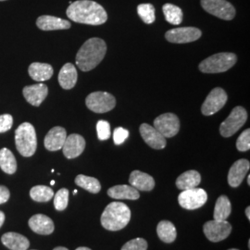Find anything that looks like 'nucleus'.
Here are the masks:
<instances>
[{
	"label": "nucleus",
	"mask_w": 250,
	"mask_h": 250,
	"mask_svg": "<svg viewBox=\"0 0 250 250\" xmlns=\"http://www.w3.org/2000/svg\"><path fill=\"white\" fill-rule=\"evenodd\" d=\"M200 4L208 13L224 21H232L236 14L234 7L226 0H200Z\"/></svg>",
	"instance_id": "6e6552de"
},
{
	"label": "nucleus",
	"mask_w": 250,
	"mask_h": 250,
	"mask_svg": "<svg viewBox=\"0 0 250 250\" xmlns=\"http://www.w3.org/2000/svg\"><path fill=\"white\" fill-rule=\"evenodd\" d=\"M128 136H129L128 130H126L123 127H118L114 130V133H113V141L115 145L119 146V145L125 143V140L128 138Z\"/></svg>",
	"instance_id": "4c0bfd02"
},
{
	"label": "nucleus",
	"mask_w": 250,
	"mask_h": 250,
	"mask_svg": "<svg viewBox=\"0 0 250 250\" xmlns=\"http://www.w3.org/2000/svg\"><path fill=\"white\" fill-rule=\"evenodd\" d=\"M237 62V57L233 53L223 52L215 54L199 63V71L203 73H221L227 72Z\"/></svg>",
	"instance_id": "39448f33"
},
{
	"label": "nucleus",
	"mask_w": 250,
	"mask_h": 250,
	"mask_svg": "<svg viewBox=\"0 0 250 250\" xmlns=\"http://www.w3.org/2000/svg\"><path fill=\"white\" fill-rule=\"evenodd\" d=\"M201 183L200 173L195 170H190L182 173L176 180V187L180 190H188L197 188Z\"/></svg>",
	"instance_id": "a878e982"
},
{
	"label": "nucleus",
	"mask_w": 250,
	"mask_h": 250,
	"mask_svg": "<svg viewBox=\"0 0 250 250\" xmlns=\"http://www.w3.org/2000/svg\"><path fill=\"white\" fill-rule=\"evenodd\" d=\"M248 112L243 107H235L228 118L220 126V133L223 137H231L247 123Z\"/></svg>",
	"instance_id": "0eeeda50"
},
{
	"label": "nucleus",
	"mask_w": 250,
	"mask_h": 250,
	"mask_svg": "<svg viewBox=\"0 0 250 250\" xmlns=\"http://www.w3.org/2000/svg\"><path fill=\"white\" fill-rule=\"evenodd\" d=\"M139 131L144 141L152 148L163 149L166 146V138L157 129H155L154 126L143 124L140 125Z\"/></svg>",
	"instance_id": "4468645a"
},
{
	"label": "nucleus",
	"mask_w": 250,
	"mask_h": 250,
	"mask_svg": "<svg viewBox=\"0 0 250 250\" xmlns=\"http://www.w3.org/2000/svg\"><path fill=\"white\" fill-rule=\"evenodd\" d=\"M236 148L241 152L249 151L250 149V130L247 129L242 133L236 141Z\"/></svg>",
	"instance_id": "f704fd0d"
},
{
	"label": "nucleus",
	"mask_w": 250,
	"mask_h": 250,
	"mask_svg": "<svg viewBox=\"0 0 250 250\" xmlns=\"http://www.w3.org/2000/svg\"><path fill=\"white\" fill-rule=\"evenodd\" d=\"M30 197L36 202H47L54 197V191L45 186H36L30 190Z\"/></svg>",
	"instance_id": "2f4dec72"
},
{
	"label": "nucleus",
	"mask_w": 250,
	"mask_h": 250,
	"mask_svg": "<svg viewBox=\"0 0 250 250\" xmlns=\"http://www.w3.org/2000/svg\"><path fill=\"white\" fill-rule=\"evenodd\" d=\"M137 13L141 20L146 24H151L156 20L155 8L152 4L149 3H144V4L138 5Z\"/></svg>",
	"instance_id": "473e14b6"
},
{
	"label": "nucleus",
	"mask_w": 250,
	"mask_h": 250,
	"mask_svg": "<svg viewBox=\"0 0 250 250\" xmlns=\"http://www.w3.org/2000/svg\"><path fill=\"white\" fill-rule=\"evenodd\" d=\"M28 72L33 80L36 82H45L52 77L54 70L50 64L34 62L29 66Z\"/></svg>",
	"instance_id": "393cba45"
},
{
	"label": "nucleus",
	"mask_w": 250,
	"mask_h": 250,
	"mask_svg": "<svg viewBox=\"0 0 250 250\" xmlns=\"http://www.w3.org/2000/svg\"><path fill=\"white\" fill-rule=\"evenodd\" d=\"M203 231L206 237L209 241H223L226 239L232 232V225L227 221H208L203 226Z\"/></svg>",
	"instance_id": "f8f14e48"
},
{
	"label": "nucleus",
	"mask_w": 250,
	"mask_h": 250,
	"mask_svg": "<svg viewBox=\"0 0 250 250\" xmlns=\"http://www.w3.org/2000/svg\"><path fill=\"white\" fill-rule=\"evenodd\" d=\"M10 193L9 190L4 186H0V205L6 203L9 199Z\"/></svg>",
	"instance_id": "ea45409f"
},
{
	"label": "nucleus",
	"mask_w": 250,
	"mask_h": 250,
	"mask_svg": "<svg viewBox=\"0 0 250 250\" xmlns=\"http://www.w3.org/2000/svg\"><path fill=\"white\" fill-rule=\"evenodd\" d=\"M75 184L92 194H98L101 190V185L98 179L83 174H79L76 176Z\"/></svg>",
	"instance_id": "7c9ffc66"
},
{
	"label": "nucleus",
	"mask_w": 250,
	"mask_h": 250,
	"mask_svg": "<svg viewBox=\"0 0 250 250\" xmlns=\"http://www.w3.org/2000/svg\"><path fill=\"white\" fill-rule=\"evenodd\" d=\"M97 132H98V136H99V140L104 141L107 140L110 135V125L107 123V121H99L98 125H97Z\"/></svg>",
	"instance_id": "e433bc0d"
},
{
	"label": "nucleus",
	"mask_w": 250,
	"mask_h": 250,
	"mask_svg": "<svg viewBox=\"0 0 250 250\" xmlns=\"http://www.w3.org/2000/svg\"><path fill=\"white\" fill-rule=\"evenodd\" d=\"M202 36L201 30L196 27H180L169 30L165 34L167 41L173 44H187L197 41Z\"/></svg>",
	"instance_id": "9d476101"
},
{
	"label": "nucleus",
	"mask_w": 250,
	"mask_h": 250,
	"mask_svg": "<svg viewBox=\"0 0 250 250\" xmlns=\"http://www.w3.org/2000/svg\"><path fill=\"white\" fill-rule=\"evenodd\" d=\"M130 185L139 191H151L155 188V180L149 174L140 171L134 170L130 174L129 178Z\"/></svg>",
	"instance_id": "412c9836"
},
{
	"label": "nucleus",
	"mask_w": 250,
	"mask_h": 250,
	"mask_svg": "<svg viewBox=\"0 0 250 250\" xmlns=\"http://www.w3.org/2000/svg\"><path fill=\"white\" fill-rule=\"evenodd\" d=\"M68 203H69V190L67 188H62L54 196V207L57 210L62 211L68 207Z\"/></svg>",
	"instance_id": "72a5a7b5"
},
{
	"label": "nucleus",
	"mask_w": 250,
	"mask_h": 250,
	"mask_svg": "<svg viewBox=\"0 0 250 250\" xmlns=\"http://www.w3.org/2000/svg\"><path fill=\"white\" fill-rule=\"evenodd\" d=\"M232 212V204L231 201L226 196L218 197L215 204L213 218L215 221H226Z\"/></svg>",
	"instance_id": "bb28decb"
},
{
	"label": "nucleus",
	"mask_w": 250,
	"mask_h": 250,
	"mask_svg": "<svg viewBox=\"0 0 250 250\" xmlns=\"http://www.w3.org/2000/svg\"><path fill=\"white\" fill-rule=\"evenodd\" d=\"M0 1H6V0H0Z\"/></svg>",
	"instance_id": "8fccbe9b"
},
{
	"label": "nucleus",
	"mask_w": 250,
	"mask_h": 250,
	"mask_svg": "<svg viewBox=\"0 0 250 250\" xmlns=\"http://www.w3.org/2000/svg\"><path fill=\"white\" fill-rule=\"evenodd\" d=\"M154 128L157 129L165 138H170L178 134L180 121L173 113L161 114L154 121Z\"/></svg>",
	"instance_id": "ddd939ff"
},
{
	"label": "nucleus",
	"mask_w": 250,
	"mask_h": 250,
	"mask_svg": "<svg viewBox=\"0 0 250 250\" xmlns=\"http://www.w3.org/2000/svg\"><path fill=\"white\" fill-rule=\"evenodd\" d=\"M107 53L106 42L98 37L90 38L81 46L76 54V65L83 72L95 69L103 61Z\"/></svg>",
	"instance_id": "f03ea898"
},
{
	"label": "nucleus",
	"mask_w": 250,
	"mask_h": 250,
	"mask_svg": "<svg viewBox=\"0 0 250 250\" xmlns=\"http://www.w3.org/2000/svg\"><path fill=\"white\" fill-rule=\"evenodd\" d=\"M246 216L249 220H250V207H248L246 209Z\"/></svg>",
	"instance_id": "79ce46f5"
},
{
	"label": "nucleus",
	"mask_w": 250,
	"mask_h": 250,
	"mask_svg": "<svg viewBox=\"0 0 250 250\" xmlns=\"http://www.w3.org/2000/svg\"><path fill=\"white\" fill-rule=\"evenodd\" d=\"M36 25L43 31H56L70 29L72 24L69 21L54 17L50 15H43L36 20Z\"/></svg>",
	"instance_id": "aec40b11"
},
{
	"label": "nucleus",
	"mask_w": 250,
	"mask_h": 250,
	"mask_svg": "<svg viewBox=\"0 0 250 250\" xmlns=\"http://www.w3.org/2000/svg\"><path fill=\"white\" fill-rule=\"evenodd\" d=\"M66 14L75 22L95 26L101 25L107 21V11L100 4L92 0L72 2L66 10Z\"/></svg>",
	"instance_id": "f257e3e1"
},
{
	"label": "nucleus",
	"mask_w": 250,
	"mask_h": 250,
	"mask_svg": "<svg viewBox=\"0 0 250 250\" xmlns=\"http://www.w3.org/2000/svg\"><path fill=\"white\" fill-rule=\"evenodd\" d=\"M85 148L84 138L78 134H70L67 136L63 145L62 150L64 156L69 159H75L79 157Z\"/></svg>",
	"instance_id": "2eb2a0df"
},
{
	"label": "nucleus",
	"mask_w": 250,
	"mask_h": 250,
	"mask_svg": "<svg viewBox=\"0 0 250 250\" xmlns=\"http://www.w3.org/2000/svg\"><path fill=\"white\" fill-rule=\"evenodd\" d=\"M157 233L161 241L172 243L177 237V231L174 224L169 221H161L157 226Z\"/></svg>",
	"instance_id": "cd10ccee"
},
{
	"label": "nucleus",
	"mask_w": 250,
	"mask_h": 250,
	"mask_svg": "<svg viewBox=\"0 0 250 250\" xmlns=\"http://www.w3.org/2000/svg\"><path fill=\"white\" fill-rule=\"evenodd\" d=\"M78 73L75 66L72 63H66L59 73V83L63 89L73 88L77 83Z\"/></svg>",
	"instance_id": "4be33fe9"
},
{
	"label": "nucleus",
	"mask_w": 250,
	"mask_h": 250,
	"mask_svg": "<svg viewBox=\"0 0 250 250\" xmlns=\"http://www.w3.org/2000/svg\"><path fill=\"white\" fill-rule=\"evenodd\" d=\"M248 185H249V186H250V175H249V176H248Z\"/></svg>",
	"instance_id": "a18cd8bd"
},
{
	"label": "nucleus",
	"mask_w": 250,
	"mask_h": 250,
	"mask_svg": "<svg viewBox=\"0 0 250 250\" xmlns=\"http://www.w3.org/2000/svg\"><path fill=\"white\" fill-rule=\"evenodd\" d=\"M12 125H13V117L10 114L0 115V134L9 131Z\"/></svg>",
	"instance_id": "58836bf2"
},
{
	"label": "nucleus",
	"mask_w": 250,
	"mask_h": 250,
	"mask_svg": "<svg viewBox=\"0 0 250 250\" xmlns=\"http://www.w3.org/2000/svg\"><path fill=\"white\" fill-rule=\"evenodd\" d=\"M236 250V249H230V250Z\"/></svg>",
	"instance_id": "09e8293b"
},
{
	"label": "nucleus",
	"mask_w": 250,
	"mask_h": 250,
	"mask_svg": "<svg viewBox=\"0 0 250 250\" xmlns=\"http://www.w3.org/2000/svg\"><path fill=\"white\" fill-rule=\"evenodd\" d=\"M1 241L5 247L10 250H27L30 247L28 238L18 232L4 233L1 237Z\"/></svg>",
	"instance_id": "5701e85b"
},
{
	"label": "nucleus",
	"mask_w": 250,
	"mask_h": 250,
	"mask_svg": "<svg viewBox=\"0 0 250 250\" xmlns=\"http://www.w3.org/2000/svg\"><path fill=\"white\" fill-rule=\"evenodd\" d=\"M66 138L67 132L63 127H53L45 135L44 140L45 147L48 151H58L62 148Z\"/></svg>",
	"instance_id": "a211bd4d"
},
{
	"label": "nucleus",
	"mask_w": 250,
	"mask_h": 250,
	"mask_svg": "<svg viewBox=\"0 0 250 250\" xmlns=\"http://www.w3.org/2000/svg\"><path fill=\"white\" fill-rule=\"evenodd\" d=\"M50 185L54 186V185H55V181H51V182H50Z\"/></svg>",
	"instance_id": "49530a36"
},
{
	"label": "nucleus",
	"mask_w": 250,
	"mask_h": 250,
	"mask_svg": "<svg viewBox=\"0 0 250 250\" xmlns=\"http://www.w3.org/2000/svg\"><path fill=\"white\" fill-rule=\"evenodd\" d=\"M86 107L95 113H106L116 106V99L107 92H93L85 99Z\"/></svg>",
	"instance_id": "423d86ee"
},
{
	"label": "nucleus",
	"mask_w": 250,
	"mask_h": 250,
	"mask_svg": "<svg viewBox=\"0 0 250 250\" xmlns=\"http://www.w3.org/2000/svg\"><path fill=\"white\" fill-rule=\"evenodd\" d=\"M131 220V210L123 202H111L101 215V225L108 231H120L125 228Z\"/></svg>",
	"instance_id": "7ed1b4c3"
},
{
	"label": "nucleus",
	"mask_w": 250,
	"mask_h": 250,
	"mask_svg": "<svg viewBox=\"0 0 250 250\" xmlns=\"http://www.w3.org/2000/svg\"><path fill=\"white\" fill-rule=\"evenodd\" d=\"M227 94L223 88L216 87L206 98L201 107V112L205 116H211L221 110L227 102Z\"/></svg>",
	"instance_id": "9b49d317"
},
{
	"label": "nucleus",
	"mask_w": 250,
	"mask_h": 250,
	"mask_svg": "<svg viewBox=\"0 0 250 250\" xmlns=\"http://www.w3.org/2000/svg\"></svg>",
	"instance_id": "3c124183"
},
{
	"label": "nucleus",
	"mask_w": 250,
	"mask_h": 250,
	"mask_svg": "<svg viewBox=\"0 0 250 250\" xmlns=\"http://www.w3.org/2000/svg\"><path fill=\"white\" fill-rule=\"evenodd\" d=\"M147 247V242L144 238H134L125 243L121 250H146Z\"/></svg>",
	"instance_id": "c9c22d12"
},
{
	"label": "nucleus",
	"mask_w": 250,
	"mask_h": 250,
	"mask_svg": "<svg viewBox=\"0 0 250 250\" xmlns=\"http://www.w3.org/2000/svg\"><path fill=\"white\" fill-rule=\"evenodd\" d=\"M53 250H69L64 247H58V248H55Z\"/></svg>",
	"instance_id": "37998d69"
},
{
	"label": "nucleus",
	"mask_w": 250,
	"mask_h": 250,
	"mask_svg": "<svg viewBox=\"0 0 250 250\" xmlns=\"http://www.w3.org/2000/svg\"><path fill=\"white\" fill-rule=\"evenodd\" d=\"M208 200V194L202 188H192L184 190L178 196L180 206L188 210H194L201 208Z\"/></svg>",
	"instance_id": "1a4fd4ad"
},
{
	"label": "nucleus",
	"mask_w": 250,
	"mask_h": 250,
	"mask_svg": "<svg viewBox=\"0 0 250 250\" xmlns=\"http://www.w3.org/2000/svg\"><path fill=\"white\" fill-rule=\"evenodd\" d=\"M4 222H5V214H4V212L0 211V228L2 227Z\"/></svg>",
	"instance_id": "a19ab883"
},
{
	"label": "nucleus",
	"mask_w": 250,
	"mask_h": 250,
	"mask_svg": "<svg viewBox=\"0 0 250 250\" xmlns=\"http://www.w3.org/2000/svg\"><path fill=\"white\" fill-rule=\"evenodd\" d=\"M75 250H91L88 248H85V247H81V248H78V249H76Z\"/></svg>",
	"instance_id": "c03bdc74"
},
{
	"label": "nucleus",
	"mask_w": 250,
	"mask_h": 250,
	"mask_svg": "<svg viewBox=\"0 0 250 250\" xmlns=\"http://www.w3.org/2000/svg\"><path fill=\"white\" fill-rule=\"evenodd\" d=\"M250 168V161L241 159L235 161L229 170L228 173V184L232 188H238L247 176Z\"/></svg>",
	"instance_id": "dca6fc26"
},
{
	"label": "nucleus",
	"mask_w": 250,
	"mask_h": 250,
	"mask_svg": "<svg viewBox=\"0 0 250 250\" xmlns=\"http://www.w3.org/2000/svg\"><path fill=\"white\" fill-rule=\"evenodd\" d=\"M0 168L8 174H13L17 170V161L13 153L8 148L0 149Z\"/></svg>",
	"instance_id": "c85d7f7f"
},
{
	"label": "nucleus",
	"mask_w": 250,
	"mask_h": 250,
	"mask_svg": "<svg viewBox=\"0 0 250 250\" xmlns=\"http://www.w3.org/2000/svg\"><path fill=\"white\" fill-rule=\"evenodd\" d=\"M76 194H77V190H74L73 191V195H76Z\"/></svg>",
	"instance_id": "de8ad7c7"
},
{
	"label": "nucleus",
	"mask_w": 250,
	"mask_h": 250,
	"mask_svg": "<svg viewBox=\"0 0 250 250\" xmlns=\"http://www.w3.org/2000/svg\"><path fill=\"white\" fill-rule=\"evenodd\" d=\"M15 144L19 153L23 157H32L37 148L36 129L30 123H23L15 132Z\"/></svg>",
	"instance_id": "20e7f679"
},
{
	"label": "nucleus",
	"mask_w": 250,
	"mask_h": 250,
	"mask_svg": "<svg viewBox=\"0 0 250 250\" xmlns=\"http://www.w3.org/2000/svg\"><path fill=\"white\" fill-rule=\"evenodd\" d=\"M162 11H163V14L165 16L166 21L170 24L180 25L182 23L184 14H183L182 9L177 6L170 4V3H167V4L163 5Z\"/></svg>",
	"instance_id": "c756f323"
},
{
	"label": "nucleus",
	"mask_w": 250,
	"mask_h": 250,
	"mask_svg": "<svg viewBox=\"0 0 250 250\" xmlns=\"http://www.w3.org/2000/svg\"><path fill=\"white\" fill-rule=\"evenodd\" d=\"M48 94V88L44 83H36L25 86L22 90V95L27 102L32 106L39 107Z\"/></svg>",
	"instance_id": "f3484780"
},
{
	"label": "nucleus",
	"mask_w": 250,
	"mask_h": 250,
	"mask_svg": "<svg viewBox=\"0 0 250 250\" xmlns=\"http://www.w3.org/2000/svg\"><path fill=\"white\" fill-rule=\"evenodd\" d=\"M28 224L32 231L43 235L51 234L55 229L53 221L44 214L34 215L30 218Z\"/></svg>",
	"instance_id": "6ab92c4d"
},
{
	"label": "nucleus",
	"mask_w": 250,
	"mask_h": 250,
	"mask_svg": "<svg viewBox=\"0 0 250 250\" xmlns=\"http://www.w3.org/2000/svg\"><path fill=\"white\" fill-rule=\"evenodd\" d=\"M107 196L118 200H122V199L137 200L140 197V194L138 190H136L132 186L121 185V186H115L109 188L107 190Z\"/></svg>",
	"instance_id": "b1692460"
}]
</instances>
